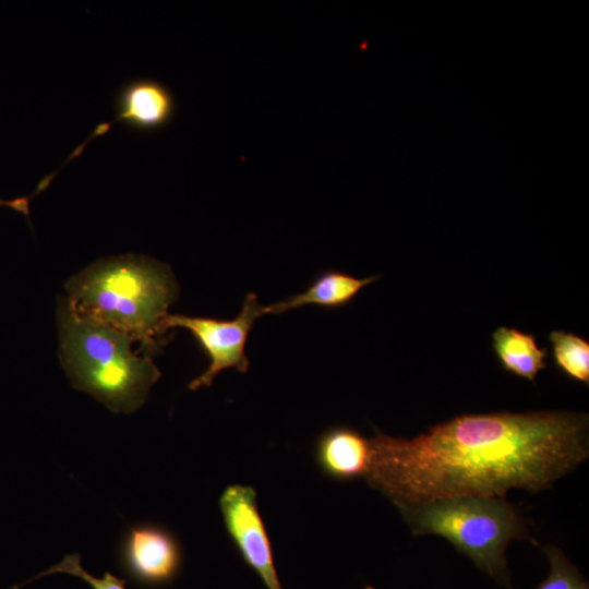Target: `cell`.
Here are the masks:
<instances>
[{
	"label": "cell",
	"instance_id": "cell-1",
	"mask_svg": "<svg viewBox=\"0 0 589 589\" xmlns=\"http://www.w3.org/2000/svg\"><path fill=\"white\" fill-rule=\"evenodd\" d=\"M364 477L398 508L437 500L539 492L589 455L588 416L566 411L461 414L412 438L376 431Z\"/></svg>",
	"mask_w": 589,
	"mask_h": 589
},
{
	"label": "cell",
	"instance_id": "cell-2",
	"mask_svg": "<svg viewBox=\"0 0 589 589\" xmlns=\"http://www.w3.org/2000/svg\"><path fill=\"white\" fill-rule=\"evenodd\" d=\"M65 288L73 311L127 334L148 352L159 347L161 323L178 297L168 267L134 255L99 261Z\"/></svg>",
	"mask_w": 589,
	"mask_h": 589
},
{
	"label": "cell",
	"instance_id": "cell-3",
	"mask_svg": "<svg viewBox=\"0 0 589 589\" xmlns=\"http://www.w3.org/2000/svg\"><path fill=\"white\" fill-rule=\"evenodd\" d=\"M59 324L60 358L72 385L113 412L137 410L160 376L151 357L135 353L127 334L77 314L67 302Z\"/></svg>",
	"mask_w": 589,
	"mask_h": 589
},
{
	"label": "cell",
	"instance_id": "cell-4",
	"mask_svg": "<svg viewBox=\"0 0 589 589\" xmlns=\"http://www.w3.org/2000/svg\"><path fill=\"white\" fill-rule=\"evenodd\" d=\"M412 533L445 538L474 565L507 588L508 543L528 538L518 509L504 497L464 496L398 508Z\"/></svg>",
	"mask_w": 589,
	"mask_h": 589
},
{
	"label": "cell",
	"instance_id": "cell-5",
	"mask_svg": "<svg viewBox=\"0 0 589 589\" xmlns=\"http://www.w3.org/2000/svg\"><path fill=\"white\" fill-rule=\"evenodd\" d=\"M263 306L254 292H249L240 313L231 320L168 314L163 323L164 334L170 328L181 327L196 339L209 360L208 368L189 384L191 390L208 387L224 370L233 368L245 373L249 359L245 344L255 320L263 315Z\"/></svg>",
	"mask_w": 589,
	"mask_h": 589
},
{
	"label": "cell",
	"instance_id": "cell-6",
	"mask_svg": "<svg viewBox=\"0 0 589 589\" xmlns=\"http://www.w3.org/2000/svg\"><path fill=\"white\" fill-rule=\"evenodd\" d=\"M219 507L227 532L245 563L267 589H281L255 490L241 484L229 485L219 497Z\"/></svg>",
	"mask_w": 589,
	"mask_h": 589
},
{
	"label": "cell",
	"instance_id": "cell-7",
	"mask_svg": "<svg viewBox=\"0 0 589 589\" xmlns=\"http://www.w3.org/2000/svg\"><path fill=\"white\" fill-rule=\"evenodd\" d=\"M120 561L125 574L135 584L158 587L169 584L178 575L182 551L178 540L167 529L141 524L124 533Z\"/></svg>",
	"mask_w": 589,
	"mask_h": 589
},
{
	"label": "cell",
	"instance_id": "cell-8",
	"mask_svg": "<svg viewBox=\"0 0 589 589\" xmlns=\"http://www.w3.org/2000/svg\"><path fill=\"white\" fill-rule=\"evenodd\" d=\"M115 121H123L137 132H156L171 123L177 100L171 89L160 81L137 77L122 84L113 99Z\"/></svg>",
	"mask_w": 589,
	"mask_h": 589
},
{
	"label": "cell",
	"instance_id": "cell-9",
	"mask_svg": "<svg viewBox=\"0 0 589 589\" xmlns=\"http://www.w3.org/2000/svg\"><path fill=\"white\" fill-rule=\"evenodd\" d=\"M316 461L328 477L350 481L364 478L371 460L370 438L349 426H334L321 434Z\"/></svg>",
	"mask_w": 589,
	"mask_h": 589
},
{
	"label": "cell",
	"instance_id": "cell-10",
	"mask_svg": "<svg viewBox=\"0 0 589 589\" xmlns=\"http://www.w3.org/2000/svg\"><path fill=\"white\" fill-rule=\"evenodd\" d=\"M380 276L357 278L340 271H325L316 276L302 292L281 301L263 306L264 314H280L292 309L316 305L325 309H339L348 305L358 293Z\"/></svg>",
	"mask_w": 589,
	"mask_h": 589
},
{
	"label": "cell",
	"instance_id": "cell-11",
	"mask_svg": "<svg viewBox=\"0 0 589 589\" xmlns=\"http://www.w3.org/2000/svg\"><path fill=\"white\" fill-rule=\"evenodd\" d=\"M492 347L502 368L518 377L533 382L546 366V349L538 346L532 334L501 326L492 335Z\"/></svg>",
	"mask_w": 589,
	"mask_h": 589
},
{
	"label": "cell",
	"instance_id": "cell-12",
	"mask_svg": "<svg viewBox=\"0 0 589 589\" xmlns=\"http://www.w3.org/2000/svg\"><path fill=\"white\" fill-rule=\"evenodd\" d=\"M555 365L569 378L589 384V341L564 330L549 335Z\"/></svg>",
	"mask_w": 589,
	"mask_h": 589
},
{
	"label": "cell",
	"instance_id": "cell-13",
	"mask_svg": "<svg viewBox=\"0 0 589 589\" xmlns=\"http://www.w3.org/2000/svg\"><path fill=\"white\" fill-rule=\"evenodd\" d=\"M544 552L551 569L537 589H589L588 582L560 549L548 545Z\"/></svg>",
	"mask_w": 589,
	"mask_h": 589
},
{
	"label": "cell",
	"instance_id": "cell-14",
	"mask_svg": "<svg viewBox=\"0 0 589 589\" xmlns=\"http://www.w3.org/2000/svg\"><path fill=\"white\" fill-rule=\"evenodd\" d=\"M57 573H63L79 577L84 580L92 589H125V581L121 578L116 577L111 573H106L103 577L99 578L86 572L81 565V557L79 554L65 555L58 564L33 577L27 582L34 581L39 577Z\"/></svg>",
	"mask_w": 589,
	"mask_h": 589
}]
</instances>
